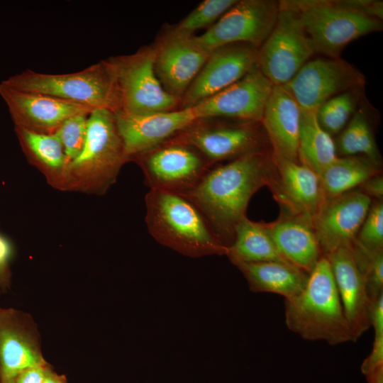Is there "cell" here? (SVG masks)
I'll use <instances>...</instances> for the list:
<instances>
[{
  "label": "cell",
  "mask_w": 383,
  "mask_h": 383,
  "mask_svg": "<svg viewBox=\"0 0 383 383\" xmlns=\"http://www.w3.org/2000/svg\"><path fill=\"white\" fill-rule=\"evenodd\" d=\"M360 187V189L371 199L374 197L376 200H382L383 177L380 174L370 177Z\"/></svg>",
  "instance_id": "cell-38"
},
{
  "label": "cell",
  "mask_w": 383,
  "mask_h": 383,
  "mask_svg": "<svg viewBox=\"0 0 383 383\" xmlns=\"http://www.w3.org/2000/svg\"><path fill=\"white\" fill-rule=\"evenodd\" d=\"M43 383H65V380L50 370Z\"/></svg>",
  "instance_id": "cell-41"
},
{
  "label": "cell",
  "mask_w": 383,
  "mask_h": 383,
  "mask_svg": "<svg viewBox=\"0 0 383 383\" xmlns=\"http://www.w3.org/2000/svg\"><path fill=\"white\" fill-rule=\"evenodd\" d=\"M48 365L26 317L0 309V383L14 381L26 369Z\"/></svg>",
  "instance_id": "cell-19"
},
{
  "label": "cell",
  "mask_w": 383,
  "mask_h": 383,
  "mask_svg": "<svg viewBox=\"0 0 383 383\" xmlns=\"http://www.w3.org/2000/svg\"><path fill=\"white\" fill-rule=\"evenodd\" d=\"M369 383H383V366L367 375Z\"/></svg>",
  "instance_id": "cell-40"
},
{
  "label": "cell",
  "mask_w": 383,
  "mask_h": 383,
  "mask_svg": "<svg viewBox=\"0 0 383 383\" xmlns=\"http://www.w3.org/2000/svg\"><path fill=\"white\" fill-rule=\"evenodd\" d=\"M130 160L119 134L115 113L95 109L88 116L87 137L80 154L61 174L70 187L104 192Z\"/></svg>",
  "instance_id": "cell-4"
},
{
  "label": "cell",
  "mask_w": 383,
  "mask_h": 383,
  "mask_svg": "<svg viewBox=\"0 0 383 383\" xmlns=\"http://www.w3.org/2000/svg\"><path fill=\"white\" fill-rule=\"evenodd\" d=\"M276 23L257 50V67L273 86L287 84L315 53L299 13L279 1Z\"/></svg>",
  "instance_id": "cell-8"
},
{
  "label": "cell",
  "mask_w": 383,
  "mask_h": 383,
  "mask_svg": "<svg viewBox=\"0 0 383 383\" xmlns=\"http://www.w3.org/2000/svg\"><path fill=\"white\" fill-rule=\"evenodd\" d=\"M355 240L367 250H383L382 200L372 202Z\"/></svg>",
  "instance_id": "cell-34"
},
{
  "label": "cell",
  "mask_w": 383,
  "mask_h": 383,
  "mask_svg": "<svg viewBox=\"0 0 383 383\" xmlns=\"http://www.w3.org/2000/svg\"><path fill=\"white\" fill-rule=\"evenodd\" d=\"M16 131L26 153L43 167L62 173L65 156L55 133H43L16 127Z\"/></svg>",
  "instance_id": "cell-29"
},
{
  "label": "cell",
  "mask_w": 383,
  "mask_h": 383,
  "mask_svg": "<svg viewBox=\"0 0 383 383\" xmlns=\"http://www.w3.org/2000/svg\"><path fill=\"white\" fill-rule=\"evenodd\" d=\"M155 46H148L133 54L106 59L115 80L118 111L143 115L177 109L180 100L160 82L155 71Z\"/></svg>",
  "instance_id": "cell-7"
},
{
  "label": "cell",
  "mask_w": 383,
  "mask_h": 383,
  "mask_svg": "<svg viewBox=\"0 0 383 383\" xmlns=\"http://www.w3.org/2000/svg\"><path fill=\"white\" fill-rule=\"evenodd\" d=\"M370 327L374 329V336L383 335V294L371 301L369 309Z\"/></svg>",
  "instance_id": "cell-36"
},
{
  "label": "cell",
  "mask_w": 383,
  "mask_h": 383,
  "mask_svg": "<svg viewBox=\"0 0 383 383\" xmlns=\"http://www.w3.org/2000/svg\"><path fill=\"white\" fill-rule=\"evenodd\" d=\"M371 204L370 197L355 189L322 202L312 223L323 255L355 240Z\"/></svg>",
  "instance_id": "cell-14"
},
{
  "label": "cell",
  "mask_w": 383,
  "mask_h": 383,
  "mask_svg": "<svg viewBox=\"0 0 383 383\" xmlns=\"http://www.w3.org/2000/svg\"><path fill=\"white\" fill-rule=\"evenodd\" d=\"M226 255L233 265L267 261L288 262L277 250L266 223L252 221L247 216L236 226Z\"/></svg>",
  "instance_id": "cell-25"
},
{
  "label": "cell",
  "mask_w": 383,
  "mask_h": 383,
  "mask_svg": "<svg viewBox=\"0 0 383 383\" xmlns=\"http://www.w3.org/2000/svg\"><path fill=\"white\" fill-rule=\"evenodd\" d=\"M272 87L257 66L236 82L191 108L197 120L220 117L261 122Z\"/></svg>",
  "instance_id": "cell-15"
},
{
  "label": "cell",
  "mask_w": 383,
  "mask_h": 383,
  "mask_svg": "<svg viewBox=\"0 0 383 383\" xmlns=\"http://www.w3.org/2000/svg\"><path fill=\"white\" fill-rule=\"evenodd\" d=\"M8 383H15V382H14V381H12V382H8Z\"/></svg>",
  "instance_id": "cell-42"
},
{
  "label": "cell",
  "mask_w": 383,
  "mask_h": 383,
  "mask_svg": "<svg viewBox=\"0 0 383 383\" xmlns=\"http://www.w3.org/2000/svg\"><path fill=\"white\" fill-rule=\"evenodd\" d=\"M266 225L282 257L304 272L309 274L323 256L311 217L282 210L277 221Z\"/></svg>",
  "instance_id": "cell-22"
},
{
  "label": "cell",
  "mask_w": 383,
  "mask_h": 383,
  "mask_svg": "<svg viewBox=\"0 0 383 383\" xmlns=\"http://www.w3.org/2000/svg\"><path fill=\"white\" fill-rule=\"evenodd\" d=\"M51 370L48 365L30 367L22 371L15 379V383H43Z\"/></svg>",
  "instance_id": "cell-37"
},
{
  "label": "cell",
  "mask_w": 383,
  "mask_h": 383,
  "mask_svg": "<svg viewBox=\"0 0 383 383\" xmlns=\"http://www.w3.org/2000/svg\"><path fill=\"white\" fill-rule=\"evenodd\" d=\"M143 170L150 189L184 194L212 167L195 148L173 138L131 158Z\"/></svg>",
  "instance_id": "cell-9"
},
{
  "label": "cell",
  "mask_w": 383,
  "mask_h": 383,
  "mask_svg": "<svg viewBox=\"0 0 383 383\" xmlns=\"http://www.w3.org/2000/svg\"><path fill=\"white\" fill-rule=\"evenodd\" d=\"M279 10L272 0H242L231 7L195 42L208 52L232 43L259 48L272 31Z\"/></svg>",
  "instance_id": "cell-11"
},
{
  "label": "cell",
  "mask_w": 383,
  "mask_h": 383,
  "mask_svg": "<svg viewBox=\"0 0 383 383\" xmlns=\"http://www.w3.org/2000/svg\"><path fill=\"white\" fill-rule=\"evenodd\" d=\"M383 365V335L374 336L372 350L363 361L361 370L366 376Z\"/></svg>",
  "instance_id": "cell-35"
},
{
  "label": "cell",
  "mask_w": 383,
  "mask_h": 383,
  "mask_svg": "<svg viewBox=\"0 0 383 383\" xmlns=\"http://www.w3.org/2000/svg\"><path fill=\"white\" fill-rule=\"evenodd\" d=\"M115 116L130 160L172 138L197 120L191 107L143 115L118 111Z\"/></svg>",
  "instance_id": "cell-18"
},
{
  "label": "cell",
  "mask_w": 383,
  "mask_h": 383,
  "mask_svg": "<svg viewBox=\"0 0 383 383\" xmlns=\"http://www.w3.org/2000/svg\"><path fill=\"white\" fill-rule=\"evenodd\" d=\"M284 311L288 328L306 340L331 345L355 342L324 255L309 273L302 292L284 301Z\"/></svg>",
  "instance_id": "cell-2"
},
{
  "label": "cell",
  "mask_w": 383,
  "mask_h": 383,
  "mask_svg": "<svg viewBox=\"0 0 383 383\" xmlns=\"http://www.w3.org/2000/svg\"><path fill=\"white\" fill-rule=\"evenodd\" d=\"M301 109L283 86H273L261 123L275 157L298 160Z\"/></svg>",
  "instance_id": "cell-23"
},
{
  "label": "cell",
  "mask_w": 383,
  "mask_h": 383,
  "mask_svg": "<svg viewBox=\"0 0 383 383\" xmlns=\"http://www.w3.org/2000/svg\"><path fill=\"white\" fill-rule=\"evenodd\" d=\"M357 101V89L332 97L316 110L318 123L331 136L340 133L355 113Z\"/></svg>",
  "instance_id": "cell-30"
},
{
  "label": "cell",
  "mask_w": 383,
  "mask_h": 383,
  "mask_svg": "<svg viewBox=\"0 0 383 383\" xmlns=\"http://www.w3.org/2000/svg\"><path fill=\"white\" fill-rule=\"evenodd\" d=\"M365 77L340 58L309 60L283 87L301 109L316 110L343 92L362 88Z\"/></svg>",
  "instance_id": "cell-12"
},
{
  "label": "cell",
  "mask_w": 383,
  "mask_h": 383,
  "mask_svg": "<svg viewBox=\"0 0 383 383\" xmlns=\"http://www.w3.org/2000/svg\"><path fill=\"white\" fill-rule=\"evenodd\" d=\"M380 172V165L365 157H337L318 175L323 199L355 189Z\"/></svg>",
  "instance_id": "cell-26"
},
{
  "label": "cell",
  "mask_w": 383,
  "mask_h": 383,
  "mask_svg": "<svg viewBox=\"0 0 383 383\" xmlns=\"http://www.w3.org/2000/svg\"><path fill=\"white\" fill-rule=\"evenodd\" d=\"M337 157L335 142L318 123L316 111L301 109L299 162L319 175Z\"/></svg>",
  "instance_id": "cell-27"
},
{
  "label": "cell",
  "mask_w": 383,
  "mask_h": 383,
  "mask_svg": "<svg viewBox=\"0 0 383 383\" xmlns=\"http://www.w3.org/2000/svg\"><path fill=\"white\" fill-rule=\"evenodd\" d=\"M296 10L315 52L340 58L354 40L382 29V20L353 8L349 1H282Z\"/></svg>",
  "instance_id": "cell-5"
},
{
  "label": "cell",
  "mask_w": 383,
  "mask_h": 383,
  "mask_svg": "<svg viewBox=\"0 0 383 383\" xmlns=\"http://www.w3.org/2000/svg\"><path fill=\"white\" fill-rule=\"evenodd\" d=\"M0 96L16 127L43 133H54L69 118L94 110L51 96L17 90L1 82Z\"/></svg>",
  "instance_id": "cell-16"
},
{
  "label": "cell",
  "mask_w": 383,
  "mask_h": 383,
  "mask_svg": "<svg viewBox=\"0 0 383 383\" xmlns=\"http://www.w3.org/2000/svg\"><path fill=\"white\" fill-rule=\"evenodd\" d=\"M256 292L279 294L293 299L304 289L309 274L293 265L279 261L240 262L235 265Z\"/></svg>",
  "instance_id": "cell-24"
},
{
  "label": "cell",
  "mask_w": 383,
  "mask_h": 383,
  "mask_svg": "<svg viewBox=\"0 0 383 383\" xmlns=\"http://www.w3.org/2000/svg\"><path fill=\"white\" fill-rule=\"evenodd\" d=\"M236 2V0H205L183 18L172 31L187 36L194 35L195 30L211 26Z\"/></svg>",
  "instance_id": "cell-32"
},
{
  "label": "cell",
  "mask_w": 383,
  "mask_h": 383,
  "mask_svg": "<svg viewBox=\"0 0 383 383\" xmlns=\"http://www.w3.org/2000/svg\"><path fill=\"white\" fill-rule=\"evenodd\" d=\"M145 222L158 243L183 255H227L199 209L184 195L150 189L145 195Z\"/></svg>",
  "instance_id": "cell-3"
},
{
  "label": "cell",
  "mask_w": 383,
  "mask_h": 383,
  "mask_svg": "<svg viewBox=\"0 0 383 383\" xmlns=\"http://www.w3.org/2000/svg\"><path fill=\"white\" fill-rule=\"evenodd\" d=\"M11 88L51 96L91 109L118 110L115 80L107 60L72 73L26 70L1 82Z\"/></svg>",
  "instance_id": "cell-6"
},
{
  "label": "cell",
  "mask_w": 383,
  "mask_h": 383,
  "mask_svg": "<svg viewBox=\"0 0 383 383\" xmlns=\"http://www.w3.org/2000/svg\"><path fill=\"white\" fill-rule=\"evenodd\" d=\"M276 172L269 187L283 211L313 218L324 201L317 173L301 164L275 157Z\"/></svg>",
  "instance_id": "cell-20"
},
{
  "label": "cell",
  "mask_w": 383,
  "mask_h": 383,
  "mask_svg": "<svg viewBox=\"0 0 383 383\" xmlns=\"http://www.w3.org/2000/svg\"><path fill=\"white\" fill-rule=\"evenodd\" d=\"M275 172L272 152L257 151L212 166L194 188L182 194L199 209L228 248L236 226L246 216L251 197L261 187L270 186Z\"/></svg>",
  "instance_id": "cell-1"
},
{
  "label": "cell",
  "mask_w": 383,
  "mask_h": 383,
  "mask_svg": "<svg viewBox=\"0 0 383 383\" xmlns=\"http://www.w3.org/2000/svg\"><path fill=\"white\" fill-rule=\"evenodd\" d=\"M155 48V71L163 88L179 100L206 61L209 52L194 35L170 31Z\"/></svg>",
  "instance_id": "cell-17"
},
{
  "label": "cell",
  "mask_w": 383,
  "mask_h": 383,
  "mask_svg": "<svg viewBox=\"0 0 383 383\" xmlns=\"http://www.w3.org/2000/svg\"><path fill=\"white\" fill-rule=\"evenodd\" d=\"M89 113L78 114L69 118L55 132L63 148L65 156V168L82 150L87 137Z\"/></svg>",
  "instance_id": "cell-33"
},
{
  "label": "cell",
  "mask_w": 383,
  "mask_h": 383,
  "mask_svg": "<svg viewBox=\"0 0 383 383\" xmlns=\"http://www.w3.org/2000/svg\"><path fill=\"white\" fill-rule=\"evenodd\" d=\"M11 254V247L9 243L0 236V271L6 265Z\"/></svg>",
  "instance_id": "cell-39"
},
{
  "label": "cell",
  "mask_w": 383,
  "mask_h": 383,
  "mask_svg": "<svg viewBox=\"0 0 383 383\" xmlns=\"http://www.w3.org/2000/svg\"><path fill=\"white\" fill-rule=\"evenodd\" d=\"M351 245L341 247L326 257L330 263L343 312L355 342L370 327L369 309L371 301Z\"/></svg>",
  "instance_id": "cell-21"
},
{
  "label": "cell",
  "mask_w": 383,
  "mask_h": 383,
  "mask_svg": "<svg viewBox=\"0 0 383 383\" xmlns=\"http://www.w3.org/2000/svg\"><path fill=\"white\" fill-rule=\"evenodd\" d=\"M258 48L232 43L216 48L184 94L179 109L189 108L236 82L257 66Z\"/></svg>",
  "instance_id": "cell-13"
},
{
  "label": "cell",
  "mask_w": 383,
  "mask_h": 383,
  "mask_svg": "<svg viewBox=\"0 0 383 383\" xmlns=\"http://www.w3.org/2000/svg\"><path fill=\"white\" fill-rule=\"evenodd\" d=\"M351 248L372 301L383 294V250H367L356 240L352 243Z\"/></svg>",
  "instance_id": "cell-31"
},
{
  "label": "cell",
  "mask_w": 383,
  "mask_h": 383,
  "mask_svg": "<svg viewBox=\"0 0 383 383\" xmlns=\"http://www.w3.org/2000/svg\"><path fill=\"white\" fill-rule=\"evenodd\" d=\"M335 144L336 153L342 157L362 155L380 165L381 155L368 118L362 109L353 113Z\"/></svg>",
  "instance_id": "cell-28"
},
{
  "label": "cell",
  "mask_w": 383,
  "mask_h": 383,
  "mask_svg": "<svg viewBox=\"0 0 383 383\" xmlns=\"http://www.w3.org/2000/svg\"><path fill=\"white\" fill-rule=\"evenodd\" d=\"M172 138L195 148L212 166L267 150L270 145L261 122L253 121L199 119Z\"/></svg>",
  "instance_id": "cell-10"
}]
</instances>
